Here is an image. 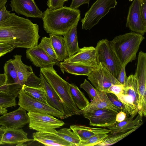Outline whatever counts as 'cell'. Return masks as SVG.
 Instances as JSON below:
<instances>
[{
	"mask_svg": "<svg viewBox=\"0 0 146 146\" xmlns=\"http://www.w3.org/2000/svg\"><path fill=\"white\" fill-rule=\"evenodd\" d=\"M38 31L37 24L11 13L0 22V41L11 44L15 48H32L38 45L40 37Z\"/></svg>",
	"mask_w": 146,
	"mask_h": 146,
	"instance_id": "1",
	"label": "cell"
},
{
	"mask_svg": "<svg viewBox=\"0 0 146 146\" xmlns=\"http://www.w3.org/2000/svg\"><path fill=\"white\" fill-rule=\"evenodd\" d=\"M42 16L43 27L47 33L63 35L78 24L80 12L78 9L64 6L54 9L47 8Z\"/></svg>",
	"mask_w": 146,
	"mask_h": 146,
	"instance_id": "2",
	"label": "cell"
},
{
	"mask_svg": "<svg viewBox=\"0 0 146 146\" xmlns=\"http://www.w3.org/2000/svg\"><path fill=\"white\" fill-rule=\"evenodd\" d=\"M40 72L52 88L62 104L64 110L63 119L72 116L73 113L79 110L71 95L70 84L61 78L53 67L40 68Z\"/></svg>",
	"mask_w": 146,
	"mask_h": 146,
	"instance_id": "3",
	"label": "cell"
},
{
	"mask_svg": "<svg viewBox=\"0 0 146 146\" xmlns=\"http://www.w3.org/2000/svg\"><path fill=\"white\" fill-rule=\"evenodd\" d=\"M144 38L141 34L131 32L117 36L109 41L121 67L136 58V54Z\"/></svg>",
	"mask_w": 146,
	"mask_h": 146,
	"instance_id": "4",
	"label": "cell"
},
{
	"mask_svg": "<svg viewBox=\"0 0 146 146\" xmlns=\"http://www.w3.org/2000/svg\"><path fill=\"white\" fill-rule=\"evenodd\" d=\"M116 96L125 105L127 115H129L134 117L138 114L141 116H143L141 110L138 82L134 75L131 74L128 76L127 82L124 86L123 92Z\"/></svg>",
	"mask_w": 146,
	"mask_h": 146,
	"instance_id": "5",
	"label": "cell"
},
{
	"mask_svg": "<svg viewBox=\"0 0 146 146\" xmlns=\"http://www.w3.org/2000/svg\"><path fill=\"white\" fill-rule=\"evenodd\" d=\"M95 48L98 64L101 63L117 79L121 67L109 41L106 39L100 40Z\"/></svg>",
	"mask_w": 146,
	"mask_h": 146,
	"instance_id": "6",
	"label": "cell"
},
{
	"mask_svg": "<svg viewBox=\"0 0 146 146\" xmlns=\"http://www.w3.org/2000/svg\"><path fill=\"white\" fill-rule=\"evenodd\" d=\"M116 0H96L82 19V28L90 30L117 4Z\"/></svg>",
	"mask_w": 146,
	"mask_h": 146,
	"instance_id": "7",
	"label": "cell"
},
{
	"mask_svg": "<svg viewBox=\"0 0 146 146\" xmlns=\"http://www.w3.org/2000/svg\"><path fill=\"white\" fill-rule=\"evenodd\" d=\"M29 128L38 132L55 134L56 129L63 126L65 123L51 115L47 114L28 111Z\"/></svg>",
	"mask_w": 146,
	"mask_h": 146,
	"instance_id": "8",
	"label": "cell"
},
{
	"mask_svg": "<svg viewBox=\"0 0 146 146\" xmlns=\"http://www.w3.org/2000/svg\"><path fill=\"white\" fill-rule=\"evenodd\" d=\"M18 105L26 111L47 114L61 119L64 114L49 104L44 103L29 95L22 89L18 94Z\"/></svg>",
	"mask_w": 146,
	"mask_h": 146,
	"instance_id": "9",
	"label": "cell"
},
{
	"mask_svg": "<svg viewBox=\"0 0 146 146\" xmlns=\"http://www.w3.org/2000/svg\"><path fill=\"white\" fill-rule=\"evenodd\" d=\"M87 76L92 84L100 91L106 92L112 85L117 84V79L101 63Z\"/></svg>",
	"mask_w": 146,
	"mask_h": 146,
	"instance_id": "10",
	"label": "cell"
},
{
	"mask_svg": "<svg viewBox=\"0 0 146 146\" xmlns=\"http://www.w3.org/2000/svg\"><path fill=\"white\" fill-rule=\"evenodd\" d=\"M117 113L108 109H101L87 112L83 115L89 120L90 126L108 127L113 126L116 123V116Z\"/></svg>",
	"mask_w": 146,
	"mask_h": 146,
	"instance_id": "11",
	"label": "cell"
},
{
	"mask_svg": "<svg viewBox=\"0 0 146 146\" xmlns=\"http://www.w3.org/2000/svg\"><path fill=\"white\" fill-rule=\"evenodd\" d=\"M140 7V1L134 0L129 8L126 26L133 32L143 35L146 32V24L143 20Z\"/></svg>",
	"mask_w": 146,
	"mask_h": 146,
	"instance_id": "12",
	"label": "cell"
},
{
	"mask_svg": "<svg viewBox=\"0 0 146 146\" xmlns=\"http://www.w3.org/2000/svg\"><path fill=\"white\" fill-rule=\"evenodd\" d=\"M63 62L94 68L98 66L95 48L93 46H84L80 48L76 54L68 57Z\"/></svg>",
	"mask_w": 146,
	"mask_h": 146,
	"instance_id": "13",
	"label": "cell"
},
{
	"mask_svg": "<svg viewBox=\"0 0 146 146\" xmlns=\"http://www.w3.org/2000/svg\"><path fill=\"white\" fill-rule=\"evenodd\" d=\"M29 121L26 111L20 107L13 111L7 112L0 116V125L6 128H22Z\"/></svg>",
	"mask_w": 146,
	"mask_h": 146,
	"instance_id": "14",
	"label": "cell"
},
{
	"mask_svg": "<svg viewBox=\"0 0 146 146\" xmlns=\"http://www.w3.org/2000/svg\"><path fill=\"white\" fill-rule=\"evenodd\" d=\"M26 56L35 66L40 68L53 67L58 62L52 59L39 44L27 48Z\"/></svg>",
	"mask_w": 146,
	"mask_h": 146,
	"instance_id": "15",
	"label": "cell"
},
{
	"mask_svg": "<svg viewBox=\"0 0 146 146\" xmlns=\"http://www.w3.org/2000/svg\"><path fill=\"white\" fill-rule=\"evenodd\" d=\"M9 5L12 11H15L18 15L27 17H42L43 13L34 0H11Z\"/></svg>",
	"mask_w": 146,
	"mask_h": 146,
	"instance_id": "16",
	"label": "cell"
},
{
	"mask_svg": "<svg viewBox=\"0 0 146 146\" xmlns=\"http://www.w3.org/2000/svg\"><path fill=\"white\" fill-rule=\"evenodd\" d=\"M101 109H108L118 112L121 110L113 105L109 99L106 92L99 91L98 96L94 98L85 108L72 114L80 115L93 111Z\"/></svg>",
	"mask_w": 146,
	"mask_h": 146,
	"instance_id": "17",
	"label": "cell"
},
{
	"mask_svg": "<svg viewBox=\"0 0 146 146\" xmlns=\"http://www.w3.org/2000/svg\"><path fill=\"white\" fill-rule=\"evenodd\" d=\"M4 70L6 77V85L7 92L17 97L22 86L20 84L15 68L9 60L5 64Z\"/></svg>",
	"mask_w": 146,
	"mask_h": 146,
	"instance_id": "18",
	"label": "cell"
},
{
	"mask_svg": "<svg viewBox=\"0 0 146 146\" xmlns=\"http://www.w3.org/2000/svg\"><path fill=\"white\" fill-rule=\"evenodd\" d=\"M28 133L21 128H6L0 141V145L13 146L19 143L34 141L29 139Z\"/></svg>",
	"mask_w": 146,
	"mask_h": 146,
	"instance_id": "19",
	"label": "cell"
},
{
	"mask_svg": "<svg viewBox=\"0 0 146 146\" xmlns=\"http://www.w3.org/2000/svg\"><path fill=\"white\" fill-rule=\"evenodd\" d=\"M34 141H36L45 146H74L54 134L37 131L33 133Z\"/></svg>",
	"mask_w": 146,
	"mask_h": 146,
	"instance_id": "20",
	"label": "cell"
},
{
	"mask_svg": "<svg viewBox=\"0 0 146 146\" xmlns=\"http://www.w3.org/2000/svg\"><path fill=\"white\" fill-rule=\"evenodd\" d=\"M133 117L130 116L127 117L123 121L116 122L112 127L107 128L111 130L110 132L112 134L127 132L134 128L138 129L143 124L142 117L138 114L134 119Z\"/></svg>",
	"mask_w": 146,
	"mask_h": 146,
	"instance_id": "21",
	"label": "cell"
},
{
	"mask_svg": "<svg viewBox=\"0 0 146 146\" xmlns=\"http://www.w3.org/2000/svg\"><path fill=\"white\" fill-rule=\"evenodd\" d=\"M13 56L14 58L9 60L13 64L17 72L20 84L23 86L34 72L31 66L26 65L23 62L21 55L16 54Z\"/></svg>",
	"mask_w": 146,
	"mask_h": 146,
	"instance_id": "22",
	"label": "cell"
},
{
	"mask_svg": "<svg viewBox=\"0 0 146 146\" xmlns=\"http://www.w3.org/2000/svg\"><path fill=\"white\" fill-rule=\"evenodd\" d=\"M70 128L78 136L80 141L86 140L96 134H108L111 131L109 129L91 127L80 125H73L70 126Z\"/></svg>",
	"mask_w": 146,
	"mask_h": 146,
	"instance_id": "23",
	"label": "cell"
},
{
	"mask_svg": "<svg viewBox=\"0 0 146 146\" xmlns=\"http://www.w3.org/2000/svg\"><path fill=\"white\" fill-rule=\"evenodd\" d=\"M40 76L41 80L42 86L45 90L48 103L50 106L64 114L63 106L58 97L41 72L40 73Z\"/></svg>",
	"mask_w": 146,
	"mask_h": 146,
	"instance_id": "24",
	"label": "cell"
},
{
	"mask_svg": "<svg viewBox=\"0 0 146 146\" xmlns=\"http://www.w3.org/2000/svg\"><path fill=\"white\" fill-rule=\"evenodd\" d=\"M76 25L66 33L63 35L68 57L78 52L80 48L78 46Z\"/></svg>",
	"mask_w": 146,
	"mask_h": 146,
	"instance_id": "25",
	"label": "cell"
},
{
	"mask_svg": "<svg viewBox=\"0 0 146 146\" xmlns=\"http://www.w3.org/2000/svg\"><path fill=\"white\" fill-rule=\"evenodd\" d=\"M58 61L64 60L68 57L65 41L60 36L49 34Z\"/></svg>",
	"mask_w": 146,
	"mask_h": 146,
	"instance_id": "26",
	"label": "cell"
},
{
	"mask_svg": "<svg viewBox=\"0 0 146 146\" xmlns=\"http://www.w3.org/2000/svg\"><path fill=\"white\" fill-rule=\"evenodd\" d=\"M59 67L63 74L64 72L76 75L87 76L95 68L84 66L74 64L70 63L60 62Z\"/></svg>",
	"mask_w": 146,
	"mask_h": 146,
	"instance_id": "27",
	"label": "cell"
},
{
	"mask_svg": "<svg viewBox=\"0 0 146 146\" xmlns=\"http://www.w3.org/2000/svg\"><path fill=\"white\" fill-rule=\"evenodd\" d=\"M70 92L74 103L79 110L86 107L90 102L83 93L74 84H70Z\"/></svg>",
	"mask_w": 146,
	"mask_h": 146,
	"instance_id": "28",
	"label": "cell"
},
{
	"mask_svg": "<svg viewBox=\"0 0 146 146\" xmlns=\"http://www.w3.org/2000/svg\"><path fill=\"white\" fill-rule=\"evenodd\" d=\"M137 129L134 128L125 132L116 134H112L110 133L108 134V136L101 143L96 146H107L113 145L129 135Z\"/></svg>",
	"mask_w": 146,
	"mask_h": 146,
	"instance_id": "29",
	"label": "cell"
},
{
	"mask_svg": "<svg viewBox=\"0 0 146 146\" xmlns=\"http://www.w3.org/2000/svg\"><path fill=\"white\" fill-rule=\"evenodd\" d=\"M24 91L35 99L44 103L49 104L47 102L44 89L29 87L24 84L22 89Z\"/></svg>",
	"mask_w": 146,
	"mask_h": 146,
	"instance_id": "30",
	"label": "cell"
},
{
	"mask_svg": "<svg viewBox=\"0 0 146 146\" xmlns=\"http://www.w3.org/2000/svg\"><path fill=\"white\" fill-rule=\"evenodd\" d=\"M54 134L73 144L74 146H78L80 141L78 136L70 128H63L56 130Z\"/></svg>",
	"mask_w": 146,
	"mask_h": 146,
	"instance_id": "31",
	"label": "cell"
},
{
	"mask_svg": "<svg viewBox=\"0 0 146 146\" xmlns=\"http://www.w3.org/2000/svg\"><path fill=\"white\" fill-rule=\"evenodd\" d=\"M16 97L9 93L1 92L0 93V106L5 108L16 107Z\"/></svg>",
	"mask_w": 146,
	"mask_h": 146,
	"instance_id": "32",
	"label": "cell"
},
{
	"mask_svg": "<svg viewBox=\"0 0 146 146\" xmlns=\"http://www.w3.org/2000/svg\"><path fill=\"white\" fill-rule=\"evenodd\" d=\"M108 135V134H97L84 141H80L78 146H94L101 143Z\"/></svg>",
	"mask_w": 146,
	"mask_h": 146,
	"instance_id": "33",
	"label": "cell"
},
{
	"mask_svg": "<svg viewBox=\"0 0 146 146\" xmlns=\"http://www.w3.org/2000/svg\"><path fill=\"white\" fill-rule=\"evenodd\" d=\"M39 44L52 59L55 61H58L50 37H43Z\"/></svg>",
	"mask_w": 146,
	"mask_h": 146,
	"instance_id": "34",
	"label": "cell"
},
{
	"mask_svg": "<svg viewBox=\"0 0 146 146\" xmlns=\"http://www.w3.org/2000/svg\"><path fill=\"white\" fill-rule=\"evenodd\" d=\"M80 88L84 90L87 93L91 100H92L98 95L99 90L94 88L87 80L80 85Z\"/></svg>",
	"mask_w": 146,
	"mask_h": 146,
	"instance_id": "35",
	"label": "cell"
},
{
	"mask_svg": "<svg viewBox=\"0 0 146 146\" xmlns=\"http://www.w3.org/2000/svg\"><path fill=\"white\" fill-rule=\"evenodd\" d=\"M106 93L109 99L112 104L126 114L125 105L119 100L117 96L114 94L111 93Z\"/></svg>",
	"mask_w": 146,
	"mask_h": 146,
	"instance_id": "36",
	"label": "cell"
},
{
	"mask_svg": "<svg viewBox=\"0 0 146 146\" xmlns=\"http://www.w3.org/2000/svg\"><path fill=\"white\" fill-rule=\"evenodd\" d=\"M24 84L32 87H42L40 78L36 76L34 72L29 77Z\"/></svg>",
	"mask_w": 146,
	"mask_h": 146,
	"instance_id": "37",
	"label": "cell"
},
{
	"mask_svg": "<svg viewBox=\"0 0 146 146\" xmlns=\"http://www.w3.org/2000/svg\"><path fill=\"white\" fill-rule=\"evenodd\" d=\"M15 48L14 46L11 44L0 41V57L12 51Z\"/></svg>",
	"mask_w": 146,
	"mask_h": 146,
	"instance_id": "38",
	"label": "cell"
},
{
	"mask_svg": "<svg viewBox=\"0 0 146 146\" xmlns=\"http://www.w3.org/2000/svg\"><path fill=\"white\" fill-rule=\"evenodd\" d=\"M124 89V86L121 84H114L112 85L108 89L106 93H111L116 95L122 93Z\"/></svg>",
	"mask_w": 146,
	"mask_h": 146,
	"instance_id": "39",
	"label": "cell"
},
{
	"mask_svg": "<svg viewBox=\"0 0 146 146\" xmlns=\"http://www.w3.org/2000/svg\"><path fill=\"white\" fill-rule=\"evenodd\" d=\"M125 66H124L121 67L119 75L117 79V84H121L124 86L126 84L127 80L125 72Z\"/></svg>",
	"mask_w": 146,
	"mask_h": 146,
	"instance_id": "40",
	"label": "cell"
},
{
	"mask_svg": "<svg viewBox=\"0 0 146 146\" xmlns=\"http://www.w3.org/2000/svg\"><path fill=\"white\" fill-rule=\"evenodd\" d=\"M64 3L63 0H48L47 5L49 9H54L63 7Z\"/></svg>",
	"mask_w": 146,
	"mask_h": 146,
	"instance_id": "41",
	"label": "cell"
},
{
	"mask_svg": "<svg viewBox=\"0 0 146 146\" xmlns=\"http://www.w3.org/2000/svg\"><path fill=\"white\" fill-rule=\"evenodd\" d=\"M90 0H72L70 6L71 8L76 9L81 5L89 3Z\"/></svg>",
	"mask_w": 146,
	"mask_h": 146,
	"instance_id": "42",
	"label": "cell"
},
{
	"mask_svg": "<svg viewBox=\"0 0 146 146\" xmlns=\"http://www.w3.org/2000/svg\"><path fill=\"white\" fill-rule=\"evenodd\" d=\"M11 13L10 11L7 10L5 6L2 7L0 9V22L9 18L11 15Z\"/></svg>",
	"mask_w": 146,
	"mask_h": 146,
	"instance_id": "43",
	"label": "cell"
},
{
	"mask_svg": "<svg viewBox=\"0 0 146 146\" xmlns=\"http://www.w3.org/2000/svg\"><path fill=\"white\" fill-rule=\"evenodd\" d=\"M6 77L4 74H0V91L7 92L6 85Z\"/></svg>",
	"mask_w": 146,
	"mask_h": 146,
	"instance_id": "44",
	"label": "cell"
},
{
	"mask_svg": "<svg viewBox=\"0 0 146 146\" xmlns=\"http://www.w3.org/2000/svg\"><path fill=\"white\" fill-rule=\"evenodd\" d=\"M141 11L143 21L146 24V0H141Z\"/></svg>",
	"mask_w": 146,
	"mask_h": 146,
	"instance_id": "45",
	"label": "cell"
},
{
	"mask_svg": "<svg viewBox=\"0 0 146 146\" xmlns=\"http://www.w3.org/2000/svg\"><path fill=\"white\" fill-rule=\"evenodd\" d=\"M126 113L122 111L117 113L116 116V122H119L124 121L127 117Z\"/></svg>",
	"mask_w": 146,
	"mask_h": 146,
	"instance_id": "46",
	"label": "cell"
},
{
	"mask_svg": "<svg viewBox=\"0 0 146 146\" xmlns=\"http://www.w3.org/2000/svg\"><path fill=\"white\" fill-rule=\"evenodd\" d=\"M7 110L6 108L0 106V115H3L7 113Z\"/></svg>",
	"mask_w": 146,
	"mask_h": 146,
	"instance_id": "47",
	"label": "cell"
},
{
	"mask_svg": "<svg viewBox=\"0 0 146 146\" xmlns=\"http://www.w3.org/2000/svg\"><path fill=\"white\" fill-rule=\"evenodd\" d=\"M6 128L4 126L2 125L0 127V137H2L3 135Z\"/></svg>",
	"mask_w": 146,
	"mask_h": 146,
	"instance_id": "48",
	"label": "cell"
},
{
	"mask_svg": "<svg viewBox=\"0 0 146 146\" xmlns=\"http://www.w3.org/2000/svg\"><path fill=\"white\" fill-rule=\"evenodd\" d=\"M7 2V0H0V9L5 6Z\"/></svg>",
	"mask_w": 146,
	"mask_h": 146,
	"instance_id": "49",
	"label": "cell"
},
{
	"mask_svg": "<svg viewBox=\"0 0 146 146\" xmlns=\"http://www.w3.org/2000/svg\"><path fill=\"white\" fill-rule=\"evenodd\" d=\"M63 2L64 3L65 2L68 1V0H63Z\"/></svg>",
	"mask_w": 146,
	"mask_h": 146,
	"instance_id": "50",
	"label": "cell"
},
{
	"mask_svg": "<svg viewBox=\"0 0 146 146\" xmlns=\"http://www.w3.org/2000/svg\"><path fill=\"white\" fill-rule=\"evenodd\" d=\"M2 137H0V141L1 140V139Z\"/></svg>",
	"mask_w": 146,
	"mask_h": 146,
	"instance_id": "51",
	"label": "cell"
},
{
	"mask_svg": "<svg viewBox=\"0 0 146 146\" xmlns=\"http://www.w3.org/2000/svg\"><path fill=\"white\" fill-rule=\"evenodd\" d=\"M1 92H2L0 91V93Z\"/></svg>",
	"mask_w": 146,
	"mask_h": 146,
	"instance_id": "52",
	"label": "cell"
},
{
	"mask_svg": "<svg viewBox=\"0 0 146 146\" xmlns=\"http://www.w3.org/2000/svg\"><path fill=\"white\" fill-rule=\"evenodd\" d=\"M140 1H141V0H139Z\"/></svg>",
	"mask_w": 146,
	"mask_h": 146,
	"instance_id": "53",
	"label": "cell"
}]
</instances>
